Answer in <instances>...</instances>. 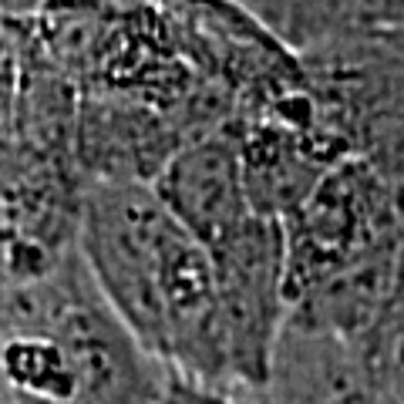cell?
<instances>
[{"instance_id": "6da1fadb", "label": "cell", "mask_w": 404, "mask_h": 404, "mask_svg": "<svg viewBox=\"0 0 404 404\" xmlns=\"http://www.w3.org/2000/svg\"><path fill=\"white\" fill-rule=\"evenodd\" d=\"M81 253L155 364L195 387L236 394L212 260L152 182L84 179Z\"/></svg>"}, {"instance_id": "7a4b0ae2", "label": "cell", "mask_w": 404, "mask_h": 404, "mask_svg": "<svg viewBox=\"0 0 404 404\" xmlns=\"http://www.w3.org/2000/svg\"><path fill=\"white\" fill-rule=\"evenodd\" d=\"M158 404H253V401L236 398V394H223V391H206V387H195L189 381L172 377V384H169V391L162 394Z\"/></svg>"}]
</instances>
